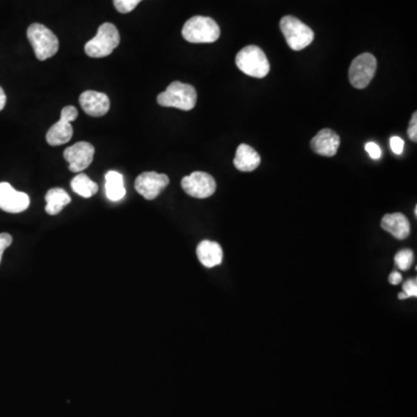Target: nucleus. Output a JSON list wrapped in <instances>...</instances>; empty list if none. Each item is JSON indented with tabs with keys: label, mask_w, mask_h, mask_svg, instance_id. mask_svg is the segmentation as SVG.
Instances as JSON below:
<instances>
[{
	"label": "nucleus",
	"mask_w": 417,
	"mask_h": 417,
	"mask_svg": "<svg viewBox=\"0 0 417 417\" xmlns=\"http://www.w3.org/2000/svg\"><path fill=\"white\" fill-rule=\"evenodd\" d=\"M5 106H6V94L3 87L0 86V112L4 109Z\"/></svg>",
	"instance_id": "c85d7f7f"
},
{
	"label": "nucleus",
	"mask_w": 417,
	"mask_h": 417,
	"mask_svg": "<svg viewBox=\"0 0 417 417\" xmlns=\"http://www.w3.org/2000/svg\"><path fill=\"white\" fill-rule=\"evenodd\" d=\"M182 36L190 43H213L220 39V28L213 19L196 15L184 24Z\"/></svg>",
	"instance_id": "f03ea898"
},
{
	"label": "nucleus",
	"mask_w": 417,
	"mask_h": 417,
	"mask_svg": "<svg viewBox=\"0 0 417 417\" xmlns=\"http://www.w3.org/2000/svg\"><path fill=\"white\" fill-rule=\"evenodd\" d=\"M407 134H408L410 141H413L414 143L417 142V113L413 114Z\"/></svg>",
	"instance_id": "bb28decb"
},
{
	"label": "nucleus",
	"mask_w": 417,
	"mask_h": 417,
	"mask_svg": "<svg viewBox=\"0 0 417 417\" xmlns=\"http://www.w3.org/2000/svg\"><path fill=\"white\" fill-rule=\"evenodd\" d=\"M341 139L339 134L330 129H322L311 141V148L317 154L334 157L339 150Z\"/></svg>",
	"instance_id": "4468645a"
},
{
	"label": "nucleus",
	"mask_w": 417,
	"mask_h": 417,
	"mask_svg": "<svg viewBox=\"0 0 417 417\" xmlns=\"http://www.w3.org/2000/svg\"><path fill=\"white\" fill-rule=\"evenodd\" d=\"M197 258L205 268H213L223 262V249L215 241L203 240L196 249Z\"/></svg>",
	"instance_id": "dca6fc26"
},
{
	"label": "nucleus",
	"mask_w": 417,
	"mask_h": 417,
	"mask_svg": "<svg viewBox=\"0 0 417 417\" xmlns=\"http://www.w3.org/2000/svg\"><path fill=\"white\" fill-rule=\"evenodd\" d=\"M399 299H401V301H402V299H407V296L406 294H399Z\"/></svg>",
	"instance_id": "c756f323"
},
{
	"label": "nucleus",
	"mask_w": 417,
	"mask_h": 417,
	"mask_svg": "<svg viewBox=\"0 0 417 417\" xmlns=\"http://www.w3.org/2000/svg\"><path fill=\"white\" fill-rule=\"evenodd\" d=\"M181 186L186 194L195 198H208L216 191V181L210 174L204 172H194L184 177Z\"/></svg>",
	"instance_id": "1a4fd4ad"
},
{
	"label": "nucleus",
	"mask_w": 417,
	"mask_h": 417,
	"mask_svg": "<svg viewBox=\"0 0 417 417\" xmlns=\"http://www.w3.org/2000/svg\"><path fill=\"white\" fill-rule=\"evenodd\" d=\"M414 261V253L410 249H402L394 256V262L400 270L406 272L411 267Z\"/></svg>",
	"instance_id": "412c9836"
},
{
	"label": "nucleus",
	"mask_w": 417,
	"mask_h": 417,
	"mask_svg": "<svg viewBox=\"0 0 417 417\" xmlns=\"http://www.w3.org/2000/svg\"><path fill=\"white\" fill-rule=\"evenodd\" d=\"M389 145H391V150H392L394 154L401 156L403 149H405V141L402 138L398 137V136H393L389 139Z\"/></svg>",
	"instance_id": "5701e85b"
},
{
	"label": "nucleus",
	"mask_w": 417,
	"mask_h": 417,
	"mask_svg": "<svg viewBox=\"0 0 417 417\" xmlns=\"http://www.w3.org/2000/svg\"><path fill=\"white\" fill-rule=\"evenodd\" d=\"M78 110L73 106L64 107L60 113V120L53 124L46 132V143L51 146H60L71 141L73 127L71 122L77 120Z\"/></svg>",
	"instance_id": "0eeeda50"
},
{
	"label": "nucleus",
	"mask_w": 417,
	"mask_h": 417,
	"mask_svg": "<svg viewBox=\"0 0 417 417\" xmlns=\"http://www.w3.org/2000/svg\"><path fill=\"white\" fill-rule=\"evenodd\" d=\"M382 227L398 240H403L410 234V223L405 215L389 213L382 217Z\"/></svg>",
	"instance_id": "2eb2a0df"
},
{
	"label": "nucleus",
	"mask_w": 417,
	"mask_h": 417,
	"mask_svg": "<svg viewBox=\"0 0 417 417\" xmlns=\"http://www.w3.org/2000/svg\"><path fill=\"white\" fill-rule=\"evenodd\" d=\"M375 71H377L375 57L372 53H362L353 60L349 69L351 85L358 89L368 87L375 77Z\"/></svg>",
	"instance_id": "6e6552de"
},
{
	"label": "nucleus",
	"mask_w": 417,
	"mask_h": 417,
	"mask_svg": "<svg viewBox=\"0 0 417 417\" xmlns=\"http://www.w3.org/2000/svg\"><path fill=\"white\" fill-rule=\"evenodd\" d=\"M82 110L93 117L105 116L110 108V100L107 94L96 91H86L79 96Z\"/></svg>",
	"instance_id": "ddd939ff"
},
{
	"label": "nucleus",
	"mask_w": 417,
	"mask_h": 417,
	"mask_svg": "<svg viewBox=\"0 0 417 417\" xmlns=\"http://www.w3.org/2000/svg\"><path fill=\"white\" fill-rule=\"evenodd\" d=\"M12 242H13V238H12L11 234L0 233V263H1L4 251L11 246Z\"/></svg>",
	"instance_id": "a878e982"
},
{
	"label": "nucleus",
	"mask_w": 417,
	"mask_h": 417,
	"mask_svg": "<svg viewBox=\"0 0 417 417\" xmlns=\"http://www.w3.org/2000/svg\"><path fill=\"white\" fill-rule=\"evenodd\" d=\"M403 294H406L407 298L416 297L417 296V281L408 280L403 283Z\"/></svg>",
	"instance_id": "b1692460"
},
{
	"label": "nucleus",
	"mask_w": 417,
	"mask_h": 417,
	"mask_svg": "<svg viewBox=\"0 0 417 417\" xmlns=\"http://www.w3.org/2000/svg\"><path fill=\"white\" fill-rule=\"evenodd\" d=\"M157 101L160 106L172 107L177 109H194L197 103V92L194 86L184 84V82H174L167 87L166 91L160 93Z\"/></svg>",
	"instance_id": "f257e3e1"
},
{
	"label": "nucleus",
	"mask_w": 417,
	"mask_h": 417,
	"mask_svg": "<svg viewBox=\"0 0 417 417\" xmlns=\"http://www.w3.org/2000/svg\"><path fill=\"white\" fill-rule=\"evenodd\" d=\"M30 204L28 195L15 190L8 182H0V208L8 213L26 211Z\"/></svg>",
	"instance_id": "f8f14e48"
},
{
	"label": "nucleus",
	"mask_w": 417,
	"mask_h": 417,
	"mask_svg": "<svg viewBox=\"0 0 417 417\" xmlns=\"http://www.w3.org/2000/svg\"><path fill=\"white\" fill-rule=\"evenodd\" d=\"M94 153L96 149L91 143L78 142L64 151V158L69 163L70 170L79 173L92 163Z\"/></svg>",
	"instance_id": "9b49d317"
},
{
	"label": "nucleus",
	"mask_w": 417,
	"mask_h": 417,
	"mask_svg": "<svg viewBox=\"0 0 417 417\" xmlns=\"http://www.w3.org/2000/svg\"><path fill=\"white\" fill-rule=\"evenodd\" d=\"M365 151L369 153V156L371 157V159L378 160L382 158V149L375 143H366L365 144Z\"/></svg>",
	"instance_id": "393cba45"
},
{
	"label": "nucleus",
	"mask_w": 417,
	"mask_h": 417,
	"mask_svg": "<svg viewBox=\"0 0 417 417\" xmlns=\"http://www.w3.org/2000/svg\"><path fill=\"white\" fill-rule=\"evenodd\" d=\"M120 33L113 24L106 22L100 26L96 35L85 44V53L92 58L109 56L120 44Z\"/></svg>",
	"instance_id": "7ed1b4c3"
},
{
	"label": "nucleus",
	"mask_w": 417,
	"mask_h": 417,
	"mask_svg": "<svg viewBox=\"0 0 417 417\" xmlns=\"http://www.w3.org/2000/svg\"><path fill=\"white\" fill-rule=\"evenodd\" d=\"M280 27L287 44L294 51L305 49L314 39L313 30L292 15H287L281 19Z\"/></svg>",
	"instance_id": "423d86ee"
},
{
	"label": "nucleus",
	"mask_w": 417,
	"mask_h": 417,
	"mask_svg": "<svg viewBox=\"0 0 417 417\" xmlns=\"http://www.w3.org/2000/svg\"><path fill=\"white\" fill-rule=\"evenodd\" d=\"M113 1L114 6L117 11L122 15H127V13L134 11V8H137V5L143 0H113Z\"/></svg>",
	"instance_id": "4be33fe9"
},
{
	"label": "nucleus",
	"mask_w": 417,
	"mask_h": 417,
	"mask_svg": "<svg viewBox=\"0 0 417 417\" xmlns=\"http://www.w3.org/2000/svg\"><path fill=\"white\" fill-rule=\"evenodd\" d=\"M236 64L245 75L254 78H265L270 71L268 58L261 48L256 46H245L237 53Z\"/></svg>",
	"instance_id": "20e7f679"
},
{
	"label": "nucleus",
	"mask_w": 417,
	"mask_h": 417,
	"mask_svg": "<svg viewBox=\"0 0 417 417\" xmlns=\"http://www.w3.org/2000/svg\"><path fill=\"white\" fill-rule=\"evenodd\" d=\"M71 188L76 194L85 198L92 197L93 195H96L99 190V186L94 181L91 180L86 174L82 173L73 177V180L71 181Z\"/></svg>",
	"instance_id": "aec40b11"
},
{
	"label": "nucleus",
	"mask_w": 417,
	"mask_h": 417,
	"mask_svg": "<svg viewBox=\"0 0 417 417\" xmlns=\"http://www.w3.org/2000/svg\"><path fill=\"white\" fill-rule=\"evenodd\" d=\"M170 184V177L166 174L156 173V172H144L138 175L134 181V188L138 194L148 201L156 199L161 191Z\"/></svg>",
	"instance_id": "9d476101"
},
{
	"label": "nucleus",
	"mask_w": 417,
	"mask_h": 417,
	"mask_svg": "<svg viewBox=\"0 0 417 417\" xmlns=\"http://www.w3.org/2000/svg\"><path fill=\"white\" fill-rule=\"evenodd\" d=\"M389 283L393 284V285H398V284L401 283L402 282V276L400 274L399 272H393L389 277Z\"/></svg>",
	"instance_id": "cd10ccee"
},
{
	"label": "nucleus",
	"mask_w": 417,
	"mask_h": 417,
	"mask_svg": "<svg viewBox=\"0 0 417 417\" xmlns=\"http://www.w3.org/2000/svg\"><path fill=\"white\" fill-rule=\"evenodd\" d=\"M46 213L50 216H56L67 204H70L71 197L62 188H53L46 195Z\"/></svg>",
	"instance_id": "a211bd4d"
},
{
	"label": "nucleus",
	"mask_w": 417,
	"mask_h": 417,
	"mask_svg": "<svg viewBox=\"0 0 417 417\" xmlns=\"http://www.w3.org/2000/svg\"><path fill=\"white\" fill-rule=\"evenodd\" d=\"M27 37L32 44L37 60H46L56 55L60 41L49 28L41 24H33L27 29Z\"/></svg>",
	"instance_id": "39448f33"
},
{
	"label": "nucleus",
	"mask_w": 417,
	"mask_h": 417,
	"mask_svg": "<svg viewBox=\"0 0 417 417\" xmlns=\"http://www.w3.org/2000/svg\"><path fill=\"white\" fill-rule=\"evenodd\" d=\"M105 189H106L107 198L109 201L118 202L123 199L124 196L127 194V190L124 187L123 175L116 170H109L106 174Z\"/></svg>",
	"instance_id": "6ab92c4d"
},
{
	"label": "nucleus",
	"mask_w": 417,
	"mask_h": 417,
	"mask_svg": "<svg viewBox=\"0 0 417 417\" xmlns=\"http://www.w3.org/2000/svg\"><path fill=\"white\" fill-rule=\"evenodd\" d=\"M234 166L241 172H253L261 163V157L247 144H240L234 157Z\"/></svg>",
	"instance_id": "f3484780"
}]
</instances>
